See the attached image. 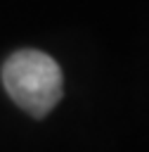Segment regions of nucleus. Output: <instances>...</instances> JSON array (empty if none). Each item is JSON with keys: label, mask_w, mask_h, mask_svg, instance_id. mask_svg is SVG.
I'll return each mask as SVG.
<instances>
[{"label": "nucleus", "mask_w": 149, "mask_h": 152, "mask_svg": "<svg viewBox=\"0 0 149 152\" xmlns=\"http://www.w3.org/2000/svg\"><path fill=\"white\" fill-rule=\"evenodd\" d=\"M2 86L24 112L45 116L61 97V69L40 50H19L2 64Z\"/></svg>", "instance_id": "1"}]
</instances>
